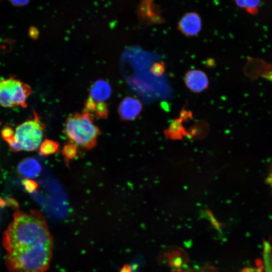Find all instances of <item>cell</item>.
<instances>
[{
    "label": "cell",
    "instance_id": "obj_1",
    "mask_svg": "<svg viewBox=\"0 0 272 272\" xmlns=\"http://www.w3.org/2000/svg\"><path fill=\"white\" fill-rule=\"evenodd\" d=\"M2 244L7 252L15 249L35 246L53 247V240L44 217L38 210L29 213L17 211L5 230Z\"/></svg>",
    "mask_w": 272,
    "mask_h": 272
},
{
    "label": "cell",
    "instance_id": "obj_2",
    "mask_svg": "<svg viewBox=\"0 0 272 272\" xmlns=\"http://www.w3.org/2000/svg\"><path fill=\"white\" fill-rule=\"evenodd\" d=\"M53 247L35 246L7 252L5 264L9 272H46L49 267Z\"/></svg>",
    "mask_w": 272,
    "mask_h": 272
},
{
    "label": "cell",
    "instance_id": "obj_3",
    "mask_svg": "<svg viewBox=\"0 0 272 272\" xmlns=\"http://www.w3.org/2000/svg\"><path fill=\"white\" fill-rule=\"evenodd\" d=\"M63 132L69 142L77 147L90 150L96 147L101 133L90 113H75L66 119Z\"/></svg>",
    "mask_w": 272,
    "mask_h": 272
},
{
    "label": "cell",
    "instance_id": "obj_4",
    "mask_svg": "<svg viewBox=\"0 0 272 272\" xmlns=\"http://www.w3.org/2000/svg\"><path fill=\"white\" fill-rule=\"evenodd\" d=\"M34 118L19 125L15 132L14 143L9 145L12 151H33L40 146L43 138L44 124L37 114Z\"/></svg>",
    "mask_w": 272,
    "mask_h": 272
},
{
    "label": "cell",
    "instance_id": "obj_5",
    "mask_svg": "<svg viewBox=\"0 0 272 272\" xmlns=\"http://www.w3.org/2000/svg\"><path fill=\"white\" fill-rule=\"evenodd\" d=\"M31 92L28 84L19 80L0 79V105L4 107H26V100Z\"/></svg>",
    "mask_w": 272,
    "mask_h": 272
},
{
    "label": "cell",
    "instance_id": "obj_6",
    "mask_svg": "<svg viewBox=\"0 0 272 272\" xmlns=\"http://www.w3.org/2000/svg\"><path fill=\"white\" fill-rule=\"evenodd\" d=\"M202 26L200 16L196 12H191L185 14L179 20L178 29L184 35L193 37L198 34Z\"/></svg>",
    "mask_w": 272,
    "mask_h": 272
},
{
    "label": "cell",
    "instance_id": "obj_7",
    "mask_svg": "<svg viewBox=\"0 0 272 272\" xmlns=\"http://www.w3.org/2000/svg\"><path fill=\"white\" fill-rule=\"evenodd\" d=\"M184 83L186 87L192 92L201 93L209 87V81L206 74L197 69L187 71L184 76Z\"/></svg>",
    "mask_w": 272,
    "mask_h": 272
},
{
    "label": "cell",
    "instance_id": "obj_8",
    "mask_svg": "<svg viewBox=\"0 0 272 272\" xmlns=\"http://www.w3.org/2000/svg\"><path fill=\"white\" fill-rule=\"evenodd\" d=\"M142 104L137 98L127 97L122 100L118 107L120 117L124 120H131L135 118L142 110Z\"/></svg>",
    "mask_w": 272,
    "mask_h": 272
},
{
    "label": "cell",
    "instance_id": "obj_9",
    "mask_svg": "<svg viewBox=\"0 0 272 272\" xmlns=\"http://www.w3.org/2000/svg\"><path fill=\"white\" fill-rule=\"evenodd\" d=\"M19 175L25 179L37 177L41 171L39 163L34 158H27L22 160L17 166Z\"/></svg>",
    "mask_w": 272,
    "mask_h": 272
},
{
    "label": "cell",
    "instance_id": "obj_10",
    "mask_svg": "<svg viewBox=\"0 0 272 272\" xmlns=\"http://www.w3.org/2000/svg\"><path fill=\"white\" fill-rule=\"evenodd\" d=\"M111 92V88L107 82L99 80L91 87L89 97L96 101L105 102L110 96Z\"/></svg>",
    "mask_w": 272,
    "mask_h": 272
},
{
    "label": "cell",
    "instance_id": "obj_11",
    "mask_svg": "<svg viewBox=\"0 0 272 272\" xmlns=\"http://www.w3.org/2000/svg\"><path fill=\"white\" fill-rule=\"evenodd\" d=\"M83 112L90 113L94 117L105 118L108 115V105L105 102L96 101L89 97Z\"/></svg>",
    "mask_w": 272,
    "mask_h": 272
},
{
    "label": "cell",
    "instance_id": "obj_12",
    "mask_svg": "<svg viewBox=\"0 0 272 272\" xmlns=\"http://www.w3.org/2000/svg\"><path fill=\"white\" fill-rule=\"evenodd\" d=\"M59 144L53 140L45 139L42 141L39 148V154L40 156H49L56 153L59 150Z\"/></svg>",
    "mask_w": 272,
    "mask_h": 272
},
{
    "label": "cell",
    "instance_id": "obj_13",
    "mask_svg": "<svg viewBox=\"0 0 272 272\" xmlns=\"http://www.w3.org/2000/svg\"><path fill=\"white\" fill-rule=\"evenodd\" d=\"M263 259L264 272H272V248L266 241L263 243Z\"/></svg>",
    "mask_w": 272,
    "mask_h": 272
},
{
    "label": "cell",
    "instance_id": "obj_14",
    "mask_svg": "<svg viewBox=\"0 0 272 272\" xmlns=\"http://www.w3.org/2000/svg\"><path fill=\"white\" fill-rule=\"evenodd\" d=\"M77 147L73 143H69L63 147L62 153L65 159L68 161L76 158L77 155Z\"/></svg>",
    "mask_w": 272,
    "mask_h": 272
},
{
    "label": "cell",
    "instance_id": "obj_15",
    "mask_svg": "<svg viewBox=\"0 0 272 272\" xmlns=\"http://www.w3.org/2000/svg\"><path fill=\"white\" fill-rule=\"evenodd\" d=\"M245 1L246 12L253 15L257 14L261 0H245Z\"/></svg>",
    "mask_w": 272,
    "mask_h": 272
},
{
    "label": "cell",
    "instance_id": "obj_16",
    "mask_svg": "<svg viewBox=\"0 0 272 272\" xmlns=\"http://www.w3.org/2000/svg\"><path fill=\"white\" fill-rule=\"evenodd\" d=\"M1 134L4 140L9 144V146L14 143L15 132L11 127L9 126L4 127L2 130Z\"/></svg>",
    "mask_w": 272,
    "mask_h": 272
},
{
    "label": "cell",
    "instance_id": "obj_17",
    "mask_svg": "<svg viewBox=\"0 0 272 272\" xmlns=\"http://www.w3.org/2000/svg\"><path fill=\"white\" fill-rule=\"evenodd\" d=\"M22 184L29 193L35 192L38 188L37 183L31 179H24L22 180Z\"/></svg>",
    "mask_w": 272,
    "mask_h": 272
},
{
    "label": "cell",
    "instance_id": "obj_18",
    "mask_svg": "<svg viewBox=\"0 0 272 272\" xmlns=\"http://www.w3.org/2000/svg\"><path fill=\"white\" fill-rule=\"evenodd\" d=\"M151 73L156 76H162L165 72L166 66L163 62L154 63L150 69Z\"/></svg>",
    "mask_w": 272,
    "mask_h": 272
},
{
    "label": "cell",
    "instance_id": "obj_19",
    "mask_svg": "<svg viewBox=\"0 0 272 272\" xmlns=\"http://www.w3.org/2000/svg\"><path fill=\"white\" fill-rule=\"evenodd\" d=\"M11 4L15 7H23L29 2L30 0H8Z\"/></svg>",
    "mask_w": 272,
    "mask_h": 272
},
{
    "label": "cell",
    "instance_id": "obj_20",
    "mask_svg": "<svg viewBox=\"0 0 272 272\" xmlns=\"http://www.w3.org/2000/svg\"><path fill=\"white\" fill-rule=\"evenodd\" d=\"M265 183L272 188V162L270 164L268 174L265 178Z\"/></svg>",
    "mask_w": 272,
    "mask_h": 272
},
{
    "label": "cell",
    "instance_id": "obj_21",
    "mask_svg": "<svg viewBox=\"0 0 272 272\" xmlns=\"http://www.w3.org/2000/svg\"><path fill=\"white\" fill-rule=\"evenodd\" d=\"M234 1L238 7L245 10L246 5L245 0H234Z\"/></svg>",
    "mask_w": 272,
    "mask_h": 272
},
{
    "label": "cell",
    "instance_id": "obj_22",
    "mask_svg": "<svg viewBox=\"0 0 272 272\" xmlns=\"http://www.w3.org/2000/svg\"><path fill=\"white\" fill-rule=\"evenodd\" d=\"M1 1V0H0Z\"/></svg>",
    "mask_w": 272,
    "mask_h": 272
}]
</instances>
